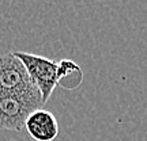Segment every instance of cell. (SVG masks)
I'll list each match as a JSON object with an SVG mask.
<instances>
[{
	"instance_id": "1",
	"label": "cell",
	"mask_w": 147,
	"mask_h": 141,
	"mask_svg": "<svg viewBox=\"0 0 147 141\" xmlns=\"http://www.w3.org/2000/svg\"><path fill=\"white\" fill-rule=\"evenodd\" d=\"M0 94L26 99L41 109L44 106L38 88L32 82L23 64L12 53L0 56Z\"/></svg>"
},
{
	"instance_id": "2",
	"label": "cell",
	"mask_w": 147,
	"mask_h": 141,
	"mask_svg": "<svg viewBox=\"0 0 147 141\" xmlns=\"http://www.w3.org/2000/svg\"><path fill=\"white\" fill-rule=\"evenodd\" d=\"M12 54L26 68L32 82L40 91L42 102L45 105L57 86V73H56L57 63L48 57L33 53L12 52Z\"/></svg>"
},
{
	"instance_id": "3",
	"label": "cell",
	"mask_w": 147,
	"mask_h": 141,
	"mask_svg": "<svg viewBox=\"0 0 147 141\" xmlns=\"http://www.w3.org/2000/svg\"><path fill=\"white\" fill-rule=\"evenodd\" d=\"M41 109L26 99L14 95L0 94V129L21 132L30 113Z\"/></svg>"
},
{
	"instance_id": "4",
	"label": "cell",
	"mask_w": 147,
	"mask_h": 141,
	"mask_svg": "<svg viewBox=\"0 0 147 141\" xmlns=\"http://www.w3.org/2000/svg\"><path fill=\"white\" fill-rule=\"evenodd\" d=\"M25 129L36 141H53L59 134V124L56 117L44 109L34 110L25 122Z\"/></svg>"
},
{
	"instance_id": "5",
	"label": "cell",
	"mask_w": 147,
	"mask_h": 141,
	"mask_svg": "<svg viewBox=\"0 0 147 141\" xmlns=\"http://www.w3.org/2000/svg\"><path fill=\"white\" fill-rule=\"evenodd\" d=\"M74 72L80 73V67L76 63H74L71 60H61L57 63V68H56V73H57V84L61 83L63 79L69 78Z\"/></svg>"
}]
</instances>
